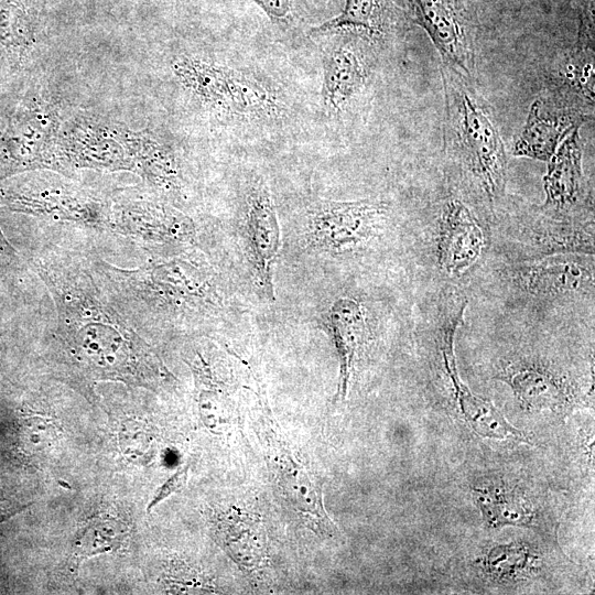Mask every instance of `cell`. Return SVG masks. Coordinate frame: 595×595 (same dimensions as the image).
I'll use <instances>...</instances> for the list:
<instances>
[{
    "label": "cell",
    "instance_id": "9c48e42d",
    "mask_svg": "<svg viewBox=\"0 0 595 595\" xmlns=\"http://www.w3.org/2000/svg\"><path fill=\"white\" fill-rule=\"evenodd\" d=\"M107 225L156 251L186 249L195 238L193 220L181 210L155 201L129 199L108 209Z\"/></svg>",
    "mask_w": 595,
    "mask_h": 595
},
{
    "label": "cell",
    "instance_id": "ac0fdd59",
    "mask_svg": "<svg viewBox=\"0 0 595 595\" xmlns=\"http://www.w3.org/2000/svg\"><path fill=\"white\" fill-rule=\"evenodd\" d=\"M402 11L392 0H345L342 12L310 30L312 36L358 31L371 37H385L402 18Z\"/></svg>",
    "mask_w": 595,
    "mask_h": 595
},
{
    "label": "cell",
    "instance_id": "277c9868",
    "mask_svg": "<svg viewBox=\"0 0 595 595\" xmlns=\"http://www.w3.org/2000/svg\"><path fill=\"white\" fill-rule=\"evenodd\" d=\"M441 77L446 145L486 195L497 198L504 193L507 178V155L499 131L482 97L463 73L443 63Z\"/></svg>",
    "mask_w": 595,
    "mask_h": 595
},
{
    "label": "cell",
    "instance_id": "d6986e66",
    "mask_svg": "<svg viewBox=\"0 0 595 595\" xmlns=\"http://www.w3.org/2000/svg\"><path fill=\"white\" fill-rule=\"evenodd\" d=\"M339 360L338 396L347 392L354 360L366 334V317L361 305L349 298L333 302L324 316Z\"/></svg>",
    "mask_w": 595,
    "mask_h": 595
},
{
    "label": "cell",
    "instance_id": "83f0119b",
    "mask_svg": "<svg viewBox=\"0 0 595 595\" xmlns=\"http://www.w3.org/2000/svg\"><path fill=\"white\" fill-rule=\"evenodd\" d=\"M186 479H187V467L178 469L156 490L154 497L152 498L150 505L148 506V510H151L153 507H155L159 502H161L163 499L169 497L171 494L180 491L184 487Z\"/></svg>",
    "mask_w": 595,
    "mask_h": 595
},
{
    "label": "cell",
    "instance_id": "8fae6325",
    "mask_svg": "<svg viewBox=\"0 0 595 595\" xmlns=\"http://www.w3.org/2000/svg\"><path fill=\"white\" fill-rule=\"evenodd\" d=\"M464 309L465 303L446 317L437 339L444 371L451 381L459 414L482 437L523 442L526 437L521 431L511 425L491 401L473 394L459 378L454 355V336L462 322Z\"/></svg>",
    "mask_w": 595,
    "mask_h": 595
},
{
    "label": "cell",
    "instance_id": "9a60e30c",
    "mask_svg": "<svg viewBox=\"0 0 595 595\" xmlns=\"http://www.w3.org/2000/svg\"><path fill=\"white\" fill-rule=\"evenodd\" d=\"M499 378L511 387L520 404L529 411H554L572 400V390L565 379L537 363H512Z\"/></svg>",
    "mask_w": 595,
    "mask_h": 595
},
{
    "label": "cell",
    "instance_id": "2e32d148",
    "mask_svg": "<svg viewBox=\"0 0 595 595\" xmlns=\"http://www.w3.org/2000/svg\"><path fill=\"white\" fill-rule=\"evenodd\" d=\"M531 294L554 296L593 288V264L580 257H552L519 270Z\"/></svg>",
    "mask_w": 595,
    "mask_h": 595
},
{
    "label": "cell",
    "instance_id": "5bb4252c",
    "mask_svg": "<svg viewBox=\"0 0 595 595\" xmlns=\"http://www.w3.org/2000/svg\"><path fill=\"white\" fill-rule=\"evenodd\" d=\"M270 453L274 480L280 495L307 520L317 532L331 533L334 526L322 504V495L306 468L294 459L290 452L277 444Z\"/></svg>",
    "mask_w": 595,
    "mask_h": 595
},
{
    "label": "cell",
    "instance_id": "3957f363",
    "mask_svg": "<svg viewBox=\"0 0 595 595\" xmlns=\"http://www.w3.org/2000/svg\"><path fill=\"white\" fill-rule=\"evenodd\" d=\"M67 169L136 172L165 194L181 192V171L170 145L147 130L97 117H76L60 127L55 171Z\"/></svg>",
    "mask_w": 595,
    "mask_h": 595
},
{
    "label": "cell",
    "instance_id": "7402d4cb",
    "mask_svg": "<svg viewBox=\"0 0 595 595\" xmlns=\"http://www.w3.org/2000/svg\"><path fill=\"white\" fill-rule=\"evenodd\" d=\"M215 528L219 543L238 565L255 569L263 562L264 537L255 515L234 508L217 518Z\"/></svg>",
    "mask_w": 595,
    "mask_h": 595
},
{
    "label": "cell",
    "instance_id": "7c38bea8",
    "mask_svg": "<svg viewBox=\"0 0 595 595\" xmlns=\"http://www.w3.org/2000/svg\"><path fill=\"white\" fill-rule=\"evenodd\" d=\"M412 21L429 35L443 63L472 77L475 54L453 0H408Z\"/></svg>",
    "mask_w": 595,
    "mask_h": 595
},
{
    "label": "cell",
    "instance_id": "52a82bcc",
    "mask_svg": "<svg viewBox=\"0 0 595 595\" xmlns=\"http://www.w3.org/2000/svg\"><path fill=\"white\" fill-rule=\"evenodd\" d=\"M60 127L54 107L36 97L0 116V181L28 171H55Z\"/></svg>",
    "mask_w": 595,
    "mask_h": 595
},
{
    "label": "cell",
    "instance_id": "30bf717a",
    "mask_svg": "<svg viewBox=\"0 0 595 595\" xmlns=\"http://www.w3.org/2000/svg\"><path fill=\"white\" fill-rule=\"evenodd\" d=\"M242 236L255 285L268 302L274 300L273 266L280 247V227L270 190L255 181L246 196Z\"/></svg>",
    "mask_w": 595,
    "mask_h": 595
},
{
    "label": "cell",
    "instance_id": "e0dca14e",
    "mask_svg": "<svg viewBox=\"0 0 595 595\" xmlns=\"http://www.w3.org/2000/svg\"><path fill=\"white\" fill-rule=\"evenodd\" d=\"M367 79L359 53L347 43L328 48L323 60L322 101L325 109L339 112L361 90Z\"/></svg>",
    "mask_w": 595,
    "mask_h": 595
},
{
    "label": "cell",
    "instance_id": "484cf974",
    "mask_svg": "<svg viewBox=\"0 0 595 595\" xmlns=\"http://www.w3.org/2000/svg\"><path fill=\"white\" fill-rule=\"evenodd\" d=\"M534 559L536 555L526 544H499L486 551L482 567L491 580L509 581L526 573Z\"/></svg>",
    "mask_w": 595,
    "mask_h": 595
},
{
    "label": "cell",
    "instance_id": "d4e9b609",
    "mask_svg": "<svg viewBox=\"0 0 595 595\" xmlns=\"http://www.w3.org/2000/svg\"><path fill=\"white\" fill-rule=\"evenodd\" d=\"M35 30L30 11L22 0L0 1V45L17 62L34 47Z\"/></svg>",
    "mask_w": 595,
    "mask_h": 595
},
{
    "label": "cell",
    "instance_id": "ffe728a7",
    "mask_svg": "<svg viewBox=\"0 0 595 595\" xmlns=\"http://www.w3.org/2000/svg\"><path fill=\"white\" fill-rule=\"evenodd\" d=\"M473 493L490 527H530L536 521V511L527 497L501 479H480L473 486Z\"/></svg>",
    "mask_w": 595,
    "mask_h": 595
},
{
    "label": "cell",
    "instance_id": "f1b7e54d",
    "mask_svg": "<svg viewBox=\"0 0 595 595\" xmlns=\"http://www.w3.org/2000/svg\"><path fill=\"white\" fill-rule=\"evenodd\" d=\"M17 258V252L6 238L0 228V262H11Z\"/></svg>",
    "mask_w": 595,
    "mask_h": 595
},
{
    "label": "cell",
    "instance_id": "44dd1931",
    "mask_svg": "<svg viewBox=\"0 0 595 595\" xmlns=\"http://www.w3.org/2000/svg\"><path fill=\"white\" fill-rule=\"evenodd\" d=\"M582 182V149L578 126L573 127L549 160L543 177L544 205L564 208L575 202Z\"/></svg>",
    "mask_w": 595,
    "mask_h": 595
},
{
    "label": "cell",
    "instance_id": "ba28073f",
    "mask_svg": "<svg viewBox=\"0 0 595 595\" xmlns=\"http://www.w3.org/2000/svg\"><path fill=\"white\" fill-rule=\"evenodd\" d=\"M386 209L385 204L370 199L317 201L305 215L306 240L322 252L353 253L377 236Z\"/></svg>",
    "mask_w": 595,
    "mask_h": 595
},
{
    "label": "cell",
    "instance_id": "4316f807",
    "mask_svg": "<svg viewBox=\"0 0 595 595\" xmlns=\"http://www.w3.org/2000/svg\"><path fill=\"white\" fill-rule=\"evenodd\" d=\"M268 17L281 26L294 23V10L291 0H252Z\"/></svg>",
    "mask_w": 595,
    "mask_h": 595
},
{
    "label": "cell",
    "instance_id": "7a4b0ae2",
    "mask_svg": "<svg viewBox=\"0 0 595 595\" xmlns=\"http://www.w3.org/2000/svg\"><path fill=\"white\" fill-rule=\"evenodd\" d=\"M93 267L126 314L145 313L164 320L193 317L212 314L221 306L213 270L186 249L154 257L136 268L125 269L105 261Z\"/></svg>",
    "mask_w": 595,
    "mask_h": 595
},
{
    "label": "cell",
    "instance_id": "cb8c5ba5",
    "mask_svg": "<svg viewBox=\"0 0 595 595\" xmlns=\"http://www.w3.org/2000/svg\"><path fill=\"white\" fill-rule=\"evenodd\" d=\"M190 365L195 377L197 402L203 418L226 425L232 415V404L226 386L218 380L198 350H195Z\"/></svg>",
    "mask_w": 595,
    "mask_h": 595
},
{
    "label": "cell",
    "instance_id": "6da1fadb",
    "mask_svg": "<svg viewBox=\"0 0 595 595\" xmlns=\"http://www.w3.org/2000/svg\"><path fill=\"white\" fill-rule=\"evenodd\" d=\"M54 304L48 360L58 379L94 398L101 381L161 391L174 386L152 346L86 263L66 253L32 261Z\"/></svg>",
    "mask_w": 595,
    "mask_h": 595
},
{
    "label": "cell",
    "instance_id": "8992f818",
    "mask_svg": "<svg viewBox=\"0 0 595 595\" xmlns=\"http://www.w3.org/2000/svg\"><path fill=\"white\" fill-rule=\"evenodd\" d=\"M48 171H28L0 181V205L57 221L107 225L108 209L101 202Z\"/></svg>",
    "mask_w": 595,
    "mask_h": 595
},
{
    "label": "cell",
    "instance_id": "5b68a950",
    "mask_svg": "<svg viewBox=\"0 0 595 595\" xmlns=\"http://www.w3.org/2000/svg\"><path fill=\"white\" fill-rule=\"evenodd\" d=\"M172 69L184 88L226 117L271 119L284 109L268 84L246 72L188 55L175 60Z\"/></svg>",
    "mask_w": 595,
    "mask_h": 595
},
{
    "label": "cell",
    "instance_id": "4fadbf2b",
    "mask_svg": "<svg viewBox=\"0 0 595 595\" xmlns=\"http://www.w3.org/2000/svg\"><path fill=\"white\" fill-rule=\"evenodd\" d=\"M485 239L470 210L459 201H450L443 210L439 262L451 274H461L480 257Z\"/></svg>",
    "mask_w": 595,
    "mask_h": 595
},
{
    "label": "cell",
    "instance_id": "603a6c76",
    "mask_svg": "<svg viewBox=\"0 0 595 595\" xmlns=\"http://www.w3.org/2000/svg\"><path fill=\"white\" fill-rule=\"evenodd\" d=\"M577 125L567 117L544 118L540 101L530 107L523 130L513 147V155L549 161L567 132Z\"/></svg>",
    "mask_w": 595,
    "mask_h": 595
},
{
    "label": "cell",
    "instance_id": "f546056e",
    "mask_svg": "<svg viewBox=\"0 0 595 595\" xmlns=\"http://www.w3.org/2000/svg\"><path fill=\"white\" fill-rule=\"evenodd\" d=\"M8 388V381L0 376V393L4 392Z\"/></svg>",
    "mask_w": 595,
    "mask_h": 595
}]
</instances>
